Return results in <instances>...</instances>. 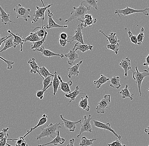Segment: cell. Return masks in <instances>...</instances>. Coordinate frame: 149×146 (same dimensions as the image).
I'll use <instances>...</instances> for the list:
<instances>
[{
  "label": "cell",
  "instance_id": "cell-1",
  "mask_svg": "<svg viewBox=\"0 0 149 146\" xmlns=\"http://www.w3.org/2000/svg\"><path fill=\"white\" fill-rule=\"evenodd\" d=\"M63 125L61 123H56L53 124L50 123L49 125H47L45 128H42L41 132L36 138V140H41L43 138L54 139L57 134V132L59 128H61V125Z\"/></svg>",
  "mask_w": 149,
  "mask_h": 146
},
{
  "label": "cell",
  "instance_id": "cell-2",
  "mask_svg": "<svg viewBox=\"0 0 149 146\" xmlns=\"http://www.w3.org/2000/svg\"><path fill=\"white\" fill-rule=\"evenodd\" d=\"M87 3L85 1H83L80 3L79 7H73L74 10L71 12V16L69 18L66 19L65 22L68 23L73 19H82L86 14H87V12L90 10V6H88Z\"/></svg>",
  "mask_w": 149,
  "mask_h": 146
},
{
  "label": "cell",
  "instance_id": "cell-3",
  "mask_svg": "<svg viewBox=\"0 0 149 146\" xmlns=\"http://www.w3.org/2000/svg\"><path fill=\"white\" fill-rule=\"evenodd\" d=\"M136 71H134L131 70L133 72V78L136 81L138 88L139 92V93L140 96H141L142 93L141 92V86L142 82L145 77H149V72L148 70H143V72L141 73L139 71L137 66H136Z\"/></svg>",
  "mask_w": 149,
  "mask_h": 146
},
{
  "label": "cell",
  "instance_id": "cell-4",
  "mask_svg": "<svg viewBox=\"0 0 149 146\" xmlns=\"http://www.w3.org/2000/svg\"><path fill=\"white\" fill-rule=\"evenodd\" d=\"M149 8H146L143 10H135V9H132L130 8L128 6H127L126 8L123 10H119L117 9L115 11V14H118L120 17V15L123 16H126L129 15L137 13H142L146 16H149Z\"/></svg>",
  "mask_w": 149,
  "mask_h": 146
},
{
  "label": "cell",
  "instance_id": "cell-5",
  "mask_svg": "<svg viewBox=\"0 0 149 146\" xmlns=\"http://www.w3.org/2000/svg\"><path fill=\"white\" fill-rule=\"evenodd\" d=\"M83 29V26L81 23L79 24L77 26L76 29L74 30V33L73 36H69L68 37L67 40L68 42L71 43L74 41H77L82 44H85L84 41L83 33H82V30Z\"/></svg>",
  "mask_w": 149,
  "mask_h": 146
},
{
  "label": "cell",
  "instance_id": "cell-6",
  "mask_svg": "<svg viewBox=\"0 0 149 146\" xmlns=\"http://www.w3.org/2000/svg\"><path fill=\"white\" fill-rule=\"evenodd\" d=\"M14 11L16 13V18H22L26 22H27L28 19L30 18V13L31 10L27 9L22 6L20 3L16 5L14 9Z\"/></svg>",
  "mask_w": 149,
  "mask_h": 146
},
{
  "label": "cell",
  "instance_id": "cell-7",
  "mask_svg": "<svg viewBox=\"0 0 149 146\" xmlns=\"http://www.w3.org/2000/svg\"><path fill=\"white\" fill-rule=\"evenodd\" d=\"M84 121L81 125V129L79 134L77 136V138H79L83 133L84 132L92 133L93 132L92 129L91 121L92 120V116L91 114L88 115V117L85 115L84 117Z\"/></svg>",
  "mask_w": 149,
  "mask_h": 146
},
{
  "label": "cell",
  "instance_id": "cell-8",
  "mask_svg": "<svg viewBox=\"0 0 149 146\" xmlns=\"http://www.w3.org/2000/svg\"><path fill=\"white\" fill-rule=\"evenodd\" d=\"M111 102V95L109 94L106 95L99 102L98 105L96 108L97 113L104 114L106 110L109 108Z\"/></svg>",
  "mask_w": 149,
  "mask_h": 146
},
{
  "label": "cell",
  "instance_id": "cell-9",
  "mask_svg": "<svg viewBox=\"0 0 149 146\" xmlns=\"http://www.w3.org/2000/svg\"><path fill=\"white\" fill-rule=\"evenodd\" d=\"M43 5H44V7L41 8L39 6H36L37 10L33 12V22H37L39 19H42V21H44L45 19V11L48 10L49 8L51 7L53 4H48L45 6L43 2L42 1H41Z\"/></svg>",
  "mask_w": 149,
  "mask_h": 146
},
{
  "label": "cell",
  "instance_id": "cell-10",
  "mask_svg": "<svg viewBox=\"0 0 149 146\" xmlns=\"http://www.w3.org/2000/svg\"><path fill=\"white\" fill-rule=\"evenodd\" d=\"M93 125L95 127L99 128H101V129H105V130H107L109 132H111L118 139L121 140V136L118 135L116 132L112 128L110 123H103L95 120H93Z\"/></svg>",
  "mask_w": 149,
  "mask_h": 146
},
{
  "label": "cell",
  "instance_id": "cell-11",
  "mask_svg": "<svg viewBox=\"0 0 149 146\" xmlns=\"http://www.w3.org/2000/svg\"><path fill=\"white\" fill-rule=\"evenodd\" d=\"M53 12L50 10H47V16H48V24L46 25V29H49L53 28H68V25H60L55 23L53 19L54 16Z\"/></svg>",
  "mask_w": 149,
  "mask_h": 146
},
{
  "label": "cell",
  "instance_id": "cell-12",
  "mask_svg": "<svg viewBox=\"0 0 149 146\" xmlns=\"http://www.w3.org/2000/svg\"><path fill=\"white\" fill-rule=\"evenodd\" d=\"M33 51L40 52L41 53L42 55L46 57H48V58L56 56V57H59L60 58L63 59L65 57V55H64L63 53L59 54V53H55L49 50L45 49L43 46H42L39 49H35L33 50Z\"/></svg>",
  "mask_w": 149,
  "mask_h": 146
},
{
  "label": "cell",
  "instance_id": "cell-13",
  "mask_svg": "<svg viewBox=\"0 0 149 146\" xmlns=\"http://www.w3.org/2000/svg\"><path fill=\"white\" fill-rule=\"evenodd\" d=\"M60 117L62 121L63 122V125H65V128L68 129L70 132H74L76 125L78 123H81V120H80L78 121H72L66 120L63 118V115L61 114Z\"/></svg>",
  "mask_w": 149,
  "mask_h": 146
},
{
  "label": "cell",
  "instance_id": "cell-14",
  "mask_svg": "<svg viewBox=\"0 0 149 146\" xmlns=\"http://www.w3.org/2000/svg\"><path fill=\"white\" fill-rule=\"evenodd\" d=\"M60 128H59L57 134L56 136L52 141H50L48 143H46V144H43L41 142V140H40L42 144L41 145H39L38 146H46L51 145H53L54 146H57L58 145H62L64 144L65 141V139L60 136L59 131H60Z\"/></svg>",
  "mask_w": 149,
  "mask_h": 146
},
{
  "label": "cell",
  "instance_id": "cell-15",
  "mask_svg": "<svg viewBox=\"0 0 149 146\" xmlns=\"http://www.w3.org/2000/svg\"><path fill=\"white\" fill-rule=\"evenodd\" d=\"M8 32L11 34L13 37V42L15 47H16L17 46H18V45H20V48H21L20 51H23V43L26 42L25 40H24V38L23 39V36H21L19 35L18 34H14V33H12L10 30H8Z\"/></svg>",
  "mask_w": 149,
  "mask_h": 146
},
{
  "label": "cell",
  "instance_id": "cell-16",
  "mask_svg": "<svg viewBox=\"0 0 149 146\" xmlns=\"http://www.w3.org/2000/svg\"><path fill=\"white\" fill-rule=\"evenodd\" d=\"M83 61L81 60L78 63L74 64L72 67H69L68 69L69 71V74L68 75L69 78H71L72 76H78L80 72H79V69L81 64H82Z\"/></svg>",
  "mask_w": 149,
  "mask_h": 146
},
{
  "label": "cell",
  "instance_id": "cell-17",
  "mask_svg": "<svg viewBox=\"0 0 149 146\" xmlns=\"http://www.w3.org/2000/svg\"><path fill=\"white\" fill-rule=\"evenodd\" d=\"M93 48V46L90 45L88 43L87 44H82L80 42H77L74 44L73 49L76 51H80L84 53L88 50L92 51Z\"/></svg>",
  "mask_w": 149,
  "mask_h": 146
},
{
  "label": "cell",
  "instance_id": "cell-18",
  "mask_svg": "<svg viewBox=\"0 0 149 146\" xmlns=\"http://www.w3.org/2000/svg\"><path fill=\"white\" fill-rule=\"evenodd\" d=\"M58 77L60 81L61 84V90H62L63 92L65 93H68L70 94L71 92L70 89V87L72 85V80H69L67 82H63V80L61 79V77L60 75H58Z\"/></svg>",
  "mask_w": 149,
  "mask_h": 146
},
{
  "label": "cell",
  "instance_id": "cell-19",
  "mask_svg": "<svg viewBox=\"0 0 149 146\" xmlns=\"http://www.w3.org/2000/svg\"><path fill=\"white\" fill-rule=\"evenodd\" d=\"M65 56L66 58L68 59V63L70 65L73 64L75 60L79 59V54L73 49L70 50L69 52L65 54Z\"/></svg>",
  "mask_w": 149,
  "mask_h": 146
},
{
  "label": "cell",
  "instance_id": "cell-20",
  "mask_svg": "<svg viewBox=\"0 0 149 146\" xmlns=\"http://www.w3.org/2000/svg\"><path fill=\"white\" fill-rule=\"evenodd\" d=\"M81 90H79V86H77L75 87V89L73 92H71L70 94H65V98L70 99L69 102L68 103V105L72 102L75 99L78 95L80 94H84L86 95L85 93L81 92Z\"/></svg>",
  "mask_w": 149,
  "mask_h": 146
},
{
  "label": "cell",
  "instance_id": "cell-21",
  "mask_svg": "<svg viewBox=\"0 0 149 146\" xmlns=\"http://www.w3.org/2000/svg\"><path fill=\"white\" fill-rule=\"evenodd\" d=\"M120 66L123 69L124 71V75L125 77L127 76V72L129 70H131V65H130V61L128 57L123 59L119 64Z\"/></svg>",
  "mask_w": 149,
  "mask_h": 146
},
{
  "label": "cell",
  "instance_id": "cell-22",
  "mask_svg": "<svg viewBox=\"0 0 149 146\" xmlns=\"http://www.w3.org/2000/svg\"><path fill=\"white\" fill-rule=\"evenodd\" d=\"M0 16H1V19L2 23L4 25H7L9 23H16L17 22H14L10 19V14H7L5 10L2 8L1 5H0Z\"/></svg>",
  "mask_w": 149,
  "mask_h": 146
},
{
  "label": "cell",
  "instance_id": "cell-23",
  "mask_svg": "<svg viewBox=\"0 0 149 146\" xmlns=\"http://www.w3.org/2000/svg\"><path fill=\"white\" fill-rule=\"evenodd\" d=\"M47 117H47V115L46 114H43L42 118H40V119L39 122H38V124H37V125H35L34 127H31L30 131H28L27 132L26 134L24 135L23 137L24 138H25L27 136H28L30 133L32 132L33 130L37 129V128H38V127H40V126H42V125H43L45 124L46 123L47 121Z\"/></svg>",
  "mask_w": 149,
  "mask_h": 146
},
{
  "label": "cell",
  "instance_id": "cell-24",
  "mask_svg": "<svg viewBox=\"0 0 149 146\" xmlns=\"http://www.w3.org/2000/svg\"><path fill=\"white\" fill-rule=\"evenodd\" d=\"M100 33L103 34L108 39L107 41H109V43L111 44H118L120 42V40L118 39L117 36H116V33H111L110 34L109 36L106 35L103 31L102 30H99Z\"/></svg>",
  "mask_w": 149,
  "mask_h": 146
},
{
  "label": "cell",
  "instance_id": "cell-25",
  "mask_svg": "<svg viewBox=\"0 0 149 146\" xmlns=\"http://www.w3.org/2000/svg\"><path fill=\"white\" fill-rule=\"evenodd\" d=\"M85 98H83V97H81V100L79 102V105L81 108L83 109L86 112H88L90 111V107L88 105V95H85Z\"/></svg>",
  "mask_w": 149,
  "mask_h": 146
},
{
  "label": "cell",
  "instance_id": "cell-26",
  "mask_svg": "<svg viewBox=\"0 0 149 146\" xmlns=\"http://www.w3.org/2000/svg\"><path fill=\"white\" fill-rule=\"evenodd\" d=\"M28 63L31 67V70H30V73L35 74L36 73H38L39 75H40L39 73V69L40 67L38 66V64L35 61V59L34 58H31L30 60H29L28 62Z\"/></svg>",
  "mask_w": 149,
  "mask_h": 146
},
{
  "label": "cell",
  "instance_id": "cell-27",
  "mask_svg": "<svg viewBox=\"0 0 149 146\" xmlns=\"http://www.w3.org/2000/svg\"><path fill=\"white\" fill-rule=\"evenodd\" d=\"M58 73L56 71H55L54 78L52 80V85L53 86V94L55 95L58 92V87L60 84V81L58 77Z\"/></svg>",
  "mask_w": 149,
  "mask_h": 146
},
{
  "label": "cell",
  "instance_id": "cell-28",
  "mask_svg": "<svg viewBox=\"0 0 149 146\" xmlns=\"http://www.w3.org/2000/svg\"><path fill=\"white\" fill-rule=\"evenodd\" d=\"M128 85L126 84L124 88L121 89V91L119 92V94H121L123 99H125L129 98L130 100H132L134 99V94H130V91L128 89Z\"/></svg>",
  "mask_w": 149,
  "mask_h": 146
},
{
  "label": "cell",
  "instance_id": "cell-29",
  "mask_svg": "<svg viewBox=\"0 0 149 146\" xmlns=\"http://www.w3.org/2000/svg\"><path fill=\"white\" fill-rule=\"evenodd\" d=\"M110 81V79L106 76L101 74L100 77L97 80L94 81V84L96 86V88H99L102 85L106 84L107 82Z\"/></svg>",
  "mask_w": 149,
  "mask_h": 146
},
{
  "label": "cell",
  "instance_id": "cell-30",
  "mask_svg": "<svg viewBox=\"0 0 149 146\" xmlns=\"http://www.w3.org/2000/svg\"><path fill=\"white\" fill-rule=\"evenodd\" d=\"M120 80V78L119 76H115L112 77L110 80L109 81L110 82V86L113 88L119 89L121 87Z\"/></svg>",
  "mask_w": 149,
  "mask_h": 146
},
{
  "label": "cell",
  "instance_id": "cell-31",
  "mask_svg": "<svg viewBox=\"0 0 149 146\" xmlns=\"http://www.w3.org/2000/svg\"><path fill=\"white\" fill-rule=\"evenodd\" d=\"M80 22H81L83 27H91L93 25L97 23V19H94L93 17L88 19H77Z\"/></svg>",
  "mask_w": 149,
  "mask_h": 146
},
{
  "label": "cell",
  "instance_id": "cell-32",
  "mask_svg": "<svg viewBox=\"0 0 149 146\" xmlns=\"http://www.w3.org/2000/svg\"><path fill=\"white\" fill-rule=\"evenodd\" d=\"M97 140L96 138H93L92 139H88L86 137L84 136L81 138L79 145L80 146H90L94 145L93 142Z\"/></svg>",
  "mask_w": 149,
  "mask_h": 146
},
{
  "label": "cell",
  "instance_id": "cell-33",
  "mask_svg": "<svg viewBox=\"0 0 149 146\" xmlns=\"http://www.w3.org/2000/svg\"><path fill=\"white\" fill-rule=\"evenodd\" d=\"M48 33L46 31H45V36L40 41L37 42H32L33 44L31 46V49H39L41 47L43 46L44 44L45 43V40L46 39Z\"/></svg>",
  "mask_w": 149,
  "mask_h": 146
},
{
  "label": "cell",
  "instance_id": "cell-34",
  "mask_svg": "<svg viewBox=\"0 0 149 146\" xmlns=\"http://www.w3.org/2000/svg\"><path fill=\"white\" fill-rule=\"evenodd\" d=\"M13 37L12 36V37L9 38L5 41L4 47L0 51V53L3 52V51H5L9 49V48H11L12 47H14L15 48H16L15 45H14L13 42Z\"/></svg>",
  "mask_w": 149,
  "mask_h": 146
},
{
  "label": "cell",
  "instance_id": "cell-35",
  "mask_svg": "<svg viewBox=\"0 0 149 146\" xmlns=\"http://www.w3.org/2000/svg\"><path fill=\"white\" fill-rule=\"evenodd\" d=\"M39 71L40 74V75L41 77L43 80H44L45 78H46L50 76L54 77V75L51 73L45 66H43L40 67Z\"/></svg>",
  "mask_w": 149,
  "mask_h": 146
},
{
  "label": "cell",
  "instance_id": "cell-36",
  "mask_svg": "<svg viewBox=\"0 0 149 146\" xmlns=\"http://www.w3.org/2000/svg\"><path fill=\"white\" fill-rule=\"evenodd\" d=\"M24 40H25L26 42L29 41V42H33L40 41L41 40L40 38L38 37L36 33L31 32L30 33L29 35L27 37L24 38Z\"/></svg>",
  "mask_w": 149,
  "mask_h": 146
},
{
  "label": "cell",
  "instance_id": "cell-37",
  "mask_svg": "<svg viewBox=\"0 0 149 146\" xmlns=\"http://www.w3.org/2000/svg\"><path fill=\"white\" fill-rule=\"evenodd\" d=\"M54 77L50 76L47 78H45L44 80H43V87L42 89V90L46 91L47 89L52 86V80L53 79L52 77Z\"/></svg>",
  "mask_w": 149,
  "mask_h": 146
},
{
  "label": "cell",
  "instance_id": "cell-38",
  "mask_svg": "<svg viewBox=\"0 0 149 146\" xmlns=\"http://www.w3.org/2000/svg\"><path fill=\"white\" fill-rule=\"evenodd\" d=\"M47 25H42L41 27H37L39 28V30H37V32H35L37 34L39 38H43L45 36V33L46 31Z\"/></svg>",
  "mask_w": 149,
  "mask_h": 146
},
{
  "label": "cell",
  "instance_id": "cell-39",
  "mask_svg": "<svg viewBox=\"0 0 149 146\" xmlns=\"http://www.w3.org/2000/svg\"><path fill=\"white\" fill-rule=\"evenodd\" d=\"M107 48L114 51L116 54H118V51L120 49V45L119 43L116 44H107Z\"/></svg>",
  "mask_w": 149,
  "mask_h": 146
},
{
  "label": "cell",
  "instance_id": "cell-40",
  "mask_svg": "<svg viewBox=\"0 0 149 146\" xmlns=\"http://www.w3.org/2000/svg\"><path fill=\"white\" fill-rule=\"evenodd\" d=\"M144 28L142 27L141 29L140 33L138 35L137 37V44L139 46L141 45L143 42V39L144 38Z\"/></svg>",
  "mask_w": 149,
  "mask_h": 146
},
{
  "label": "cell",
  "instance_id": "cell-41",
  "mask_svg": "<svg viewBox=\"0 0 149 146\" xmlns=\"http://www.w3.org/2000/svg\"><path fill=\"white\" fill-rule=\"evenodd\" d=\"M128 37L130 39V41L132 43L135 44H137V37L134 35L132 32L130 31V29H128Z\"/></svg>",
  "mask_w": 149,
  "mask_h": 146
},
{
  "label": "cell",
  "instance_id": "cell-42",
  "mask_svg": "<svg viewBox=\"0 0 149 146\" xmlns=\"http://www.w3.org/2000/svg\"><path fill=\"white\" fill-rule=\"evenodd\" d=\"M0 59L4 61L6 64H7V68L8 70H11V69L13 68V65L15 64V62L11 61L10 60H5L3 57H1V56H0Z\"/></svg>",
  "mask_w": 149,
  "mask_h": 146
},
{
  "label": "cell",
  "instance_id": "cell-43",
  "mask_svg": "<svg viewBox=\"0 0 149 146\" xmlns=\"http://www.w3.org/2000/svg\"><path fill=\"white\" fill-rule=\"evenodd\" d=\"M7 140H12V141H16V143L15 144V146H20V145L23 143V142L25 141V139L23 137H20L18 138H15V139H8Z\"/></svg>",
  "mask_w": 149,
  "mask_h": 146
},
{
  "label": "cell",
  "instance_id": "cell-44",
  "mask_svg": "<svg viewBox=\"0 0 149 146\" xmlns=\"http://www.w3.org/2000/svg\"><path fill=\"white\" fill-rule=\"evenodd\" d=\"M85 1L88 4L90 5V6H93L96 10H98L97 1H95V0H86Z\"/></svg>",
  "mask_w": 149,
  "mask_h": 146
},
{
  "label": "cell",
  "instance_id": "cell-45",
  "mask_svg": "<svg viewBox=\"0 0 149 146\" xmlns=\"http://www.w3.org/2000/svg\"><path fill=\"white\" fill-rule=\"evenodd\" d=\"M108 146H126L125 145H123L121 143V140L120 139H116V141H113L110 144H109L108 145Z\"/></svg>",
  "mask_w": 149,
  "mask_h": 146
},
{
  "label": "cell",
  "instance_id": "cell-46",
  "mask_svg": "<svg viewBox=\"0 0 149 146\" xmlns=\"http://www.w3.org/2000/svg\"><path fill=\"white\" fill-rule=\"evenodd\" d=\"M9 136V134L7 133L6 136L2 139H0V146H6V141L8 139V136Z\"/></svg>",
  "mask_w": 149,
  "mask_h": 146
},
{
  "label": "cell",
  "instance_id": "cell-47",
  "mask_svg": "<svg viewBox=\"0 0 149 146\" xmlns=\"http://www.w3.org/2000/svg\"><path fill=\"white\" fill-rule=\"evenodd\" d=\"M9 130V127H6V128H3L2 130V131L0 132V139L4 138L7 134L8 131Z\"/></svg>",
  "mask_w": 149,
  "mask_h": 146
},
{
  "label": "cell",
  "instance_id": "cell-48",
  "mask_svg": "<svg viewBox=\"0 0 149 146\" xmlns=\"http://www.w3.org/2000/svg\"><path fill=\"white\" fill-rule=\"evenodd\" d=\"M45 90H37L36 91V96L37 98H39L40 99H42L43 98L44 94L45 92Z\"/></svg>",
  "mask_w": 149,
  "mask_h": 146
},
{
  "label": "cell",
  "instance_id": "cell-49",
  "mask_svg": "<svg viewBox=\"0 0 149 146\" xmlns=\"http://www.w3.org/2000/svg\"><path fill=\"white\" fill-rule=\"evenodd\" d=\"M12 36H13L11 34H10V35H9V36H5L1 38L0 39V47L1 46L3 42H4L6 40H7L9 38L12 37Z\"/></svg>",
  "mask_w": 149,
  "mask_h": 146
},
{
  "label": "cell",
  "instance_id": "cell-50",
  "mask_svg": "<svg viewBox=\"0 0 149 146\" xmlns=\"http://www.w3.org/2000/svg\"><path fill=\"white\" fill-rule=\"evenodd\" d=\"M58 42H59V44H60V46L61 47H66V45L68 43V40L67 39L63 40L59 38Z\"/></svg>",
  "mask_w": 149,
  "mask_h": 146
},
{
  "label": "cell",
  "instance_id": "cell-51",
  "mask_svg": "<svg viewBox=\"0 0 149 146\" xmlns=\"http://www.w3.org/2000/svg\"><path fill=\"white\" fill-rule=\"evenodd\" d=\"M145 61L146 62L143 64V65L144 66H148V71L149 70V53L148 56L145 58Z\"/></svg>",
  "mask_w": 149,
  "mask_h": 146
},
{
  "label": "cell",
  "instance_id": "cell-52",
  "mask_svg": "<svg viewBox=\"0 0 149 146\" xmlns=\"http://www.w3.org/2000/svg\"><path fill=\"white\" fill-rule=\"evenodd\" d=\"M60 38L63 40L67 39L68 38V35L65 32H62L60 35Z\"/></svg>",
  "mask_w": 149,
  "mask_h": 146
},
{
  "label": "cell",
  "instance_id": "cell-53",
  "mask_svg": "<svg viewBox=\"0 0 149 146\" xmlns=\"http://www.w3.org/2000/svg\"><path fill=\"white\" fill-rule=\"evenodd\" d=\"M75 140L74 138H72L70 140L69 144H68L67 146H74V142Z\"/></svg>",
  "mask_w": 149,
  "mask_h": 146
},
{
  "label": "cell",
  "instance_id": "cell-54",
  "mask_svg": "<svg viewBox=\"0 0 149 146\" xmlns=\"http://www.w3.org/2000/svg\"><path fill=\"white\" fill-rule=\"evenodd\" d=\"M6 145L7 146H13L11 145H9V144H8V143H6ZM20 146H28L27 143H26V141L23 142L21 145H20Z\"/></svg>",
  "mask_w": 149,
  "mask_h": 146
},
{
  "label": "cell",
  "instance_id": "cell-55",
  "mask_svg": "<svg viewBox=\"0 0 149 146\" xmlns=\"http://www.w3.org/2000/svg\"><path fill=\"white\" fill-rule=\"evenodd\" d=\"M84 17L85 19H88L89 18H91V17H93V16L91 14H86L84 16Z\"/></svg>",
  "mask_w": 149,
  "mask_h": 146
},
{
  "label": "cell",
  "instance_id": "cell-56",
  "mask_svg": "<svg viewBox=\"0 0 149 146\" xmlns=\"http://www.w3.org/2000/svg\"><path fill=\"white\" fill-rule=\"evenodd\" d=\"M144 132L149 135V125L144 129Z\"/></svg>",
  "mask_w": 149,
  "mask_h": 146
},
{
  "label": "cell",
  "instance_id": "cell-57",
  "mask_svg": "<svg viewBox=\"0 0 149 146\" xmlns=\"http://www.w3.org/2000/svg\"><path fill=\"white\" fill-rule=\"evenodd\" d=\"M148 90H149V88H148Z\"/></svg>",
  "mask_w": 149,
  "mask_h": 146
},
{
  "label": "cell",
  "instance_id": "cell-58",
  "mask_svg": "<svg viewBox=\"0 0 149 146\" xmlns=\"http://www.w3.org/2000/svg\"><path fill=\"white\" fill-rule=\"evenodd\" d=\"M1 37V35H0V38Z\"/></svg>",
  "mask_w": 149,
  "mask_h": 146
},
{
  "label": "cell",
  "instance_id": "cell-59",
  "mask_svg": "<svg viewBox=\"0 0 149 146\" xmlns=\"http://www.w3.org/2000/svg\"><path fill=\"white\" fill-rule=\"evenodd\" d=\"M148 146H149V145H148Z\"/></svg>",
  "mask_w": 149,
  "mask_h": 146
},
{
  "label": "cell",
  "instance_id": "cell-60",
  "mask_svg": "<svg viewBox=\"0 0 149 146\" xmlns=\"http://www.w3.org/2000/svg\"></svg>",
  "mask_w": 149,
  "mask_h": 146
}]
</instances>
